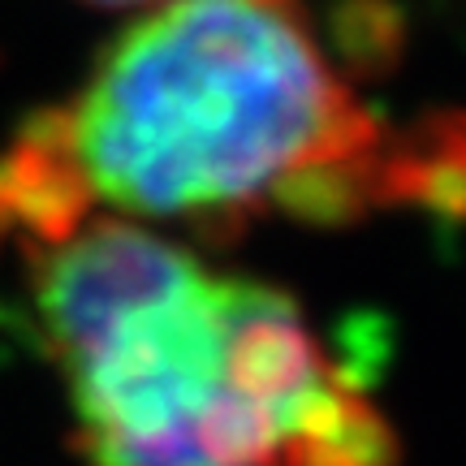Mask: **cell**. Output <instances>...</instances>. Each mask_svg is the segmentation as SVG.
Instances as JSON below:
<instances>
[{
  "label": "cell",
  "mask_w": 466,
  "mask_h": 466,
  "mask_svg": "<svg viewBox=\"0 0 466 466\" xmlns=\"http://www.w3.org/2000/svg\"><path fill=\"white\" fill-rule=\"evenodd\" d=\"M26 259L86 466H398L384 410L285 289L134 220Z\"/></svg>",
  "instance_id": "cell-2"
},
{
  "label": "cell",
  "mask_w": 466,
  "mask_h": 466,
  "mask_svg": "<svg viewBox=\"0 0 466 466\" xmlns=\"http://www.w3.org/2000/svg\"><path fill=\"white\" fill-rule=\"evenodd\" d=\"M91 5H104V9H160L168 0H91Z\"/></svg>",
  "instance_id": "cell-3"
},
{
  "label": "cell",
  "mask_w": 466,
  "mask_h": 466,
  "mask_svg": "<svg viewBox=\"0 0 466 466\" xmlns=\"http://www.w3.org/2000/svg\"><path fill=\"white\" fill-rule=\"evenodd\" d=\"M380 212L466 220V116H384L299 0L147 9L0 147V247L22 255L86 220L238 233Z\"/></svg>",
  "instance_id": "cell-1"
}]
</instances>
